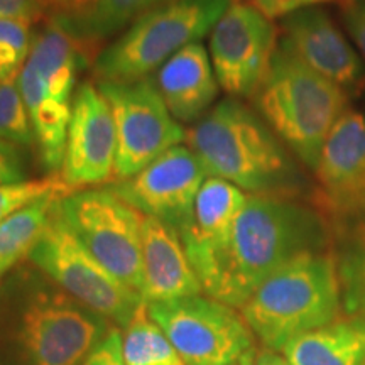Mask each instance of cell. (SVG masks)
Listing matches in <instances>:
<instances>
[{"mask_svg": "<svg viewBox=\"0 0 365 365\" xmlns=\"http://www.w3.org/2000/svg\"><path fill=\"white\" fill-rule=\"evenodd\" d=\"M0 282V365H81L112 322L71 298L33 264Z\"/></svg>", "mask_w": 365, "mask_h": 365, "instance_id": "6da1fadb", "label": "cell"}, {"mask_svg": "<svg viewBox=\"0 0 365 365\" xmlns=\"http://www.w3.org/2000/svg\"><path fill=\"white\" fill-rule=\"evenodd\" d=\"M327 242L322 213L296 200L250 195L205 294L242 308L269 276L301 255L323 252Z\"/></svg>", "mask_w": 365, "mask_h": 365, "instance_id": "7a4b0ae2", "label": "cell"}, {"mask_svg": "<svg viewBox=\"0 0 365 365\" xmlns=\"http://www.w3.org/2000/svg\"><path fill=\"white\" fill-rule=\"evenodd\" d=\"M186 145L208 176L220 178L254 196L294 200L309 182L293 153L252 108L227 98L186 130Z\"/></svg>", "mask_w": 365, "mask_h": 365, "instance_id": "3957f363", "label": "cell"}, {"mask_svg": "<svg viewBox=\"0 0 365 365\" xmlns=\"http://www.w3.org/2000/svg\"><path fill=\"white\" fill-rule=\"evenodd\" d=\"M252 98L262 120L313 173L328 134L349 110V93L304 65L281 41Z\"/></svg>", "mask_w": 365, "mask_h": 365, "instance_id": "277c9868", "label": "cell"}, {"mask_svg": "<svg viewBox=\"0 0 365 365\" xmlns=\"http://www.w3.org/2000/svg\"><path fill=\"white\" fill-rule=\"evenodd\" d=\"M341 284L335 259L304 254L269 276L242 307V317L267 350L335 322Z\"/></svg>", "mask_w": 365, "mask_h": 365, "instance_id": "5b68a950", "label": "cell"}, {"mask_svg": "<svg viewBox=\"0 0 365 365\" xmlns=\"http://www.w3.org/2000/svg\"><path fill=\"white\" fill-rule=\"evenodd\" d=\"M230 4L232 0H173L145 12L100 51L93 63L95 78H149L176 53L212 33Z\"/></svg>", "mask_w": 365, "mask_h": 365, "instance_id": "8992f818", "label": "cell"}, {"mask_svg": "<svg viewBox=\"0 0 365 365\" xmlns=\"http://www.w3.org/2000/svg\"><path fill=\"white\" fill-rule=\"evenodd\" d=\"M59 200L27 261L86 308L118 328L129 327L145 308L143 296L118 281L81 244L63 218Z\"/></svg>", "mask_w": 365, "mask_h": 365, "instance_id": "52a82bcc", "label": "cell"}, {"mask_svg": "<svg viewBox=\"0 0 365 365\" xmlns=\"http://www.w3.org/2000/svg\"><path fill=\"white\" fill-rule=\"evenodd\" d=\"M59 210L98 262L118 281L143 293V213L108 186L71 191L59 200Z\"/></svg>", "mask_w": 365, "mask_h": 365, "instance_id": "ba28073f", "label": "cell"}, {"mask_svg": "<svg viewBox=\"0 0 365 365\" xmlns=\"http://www.w3.org/2000/svg\"><path fill=\"white\" fill-rule=\"evenodd\" d=\"M185 365H237L254 349L252 330L235 308L207 294L145 304Z\"/></svg>", "mask_w": 365, "mask_h": 365, "instance_id": "9c48e42d", "label": "cell"}, {"mask_svg": "<svg viewBox=\"0 0 365 365\" xmlns=\"http://www.w3.org/2000/svg\"><path fill=\"white\" fill-rule=\"evenodd\" d=\"M97 86L110 107L117 130L112 182L132 178L186 140V129L168 110L153 76L139 81H97Z\"/></svg>", "mask_w": 365, "mask_h": 365, "instance_id": "30bf717a", "label": "cell"}, {"mask_svg": "<svg viewBox=\"0 0 365 365\" xmlns=\"http://www.w3.org/2000/svg\"><path fill=\"white\" fill-rule=\"evenodd\" d=\"M277 31L261 11L244 2H232L210 38L212 66L218 85L230 98H252L266 78Z\"/></svg>", "mask_w": 365, "mask_h": 365, "instance_id": "8fae6325", "label": "cell"}, {"mask_svg": "<svg viewBox=\"0 0 365 365\" xmlns=\"http://www.w3.org/2000/svg\"><path fill=\"white\" fill-rule=\"evenodd\" d=\"M208 178L188 145L178 144L124 181L108 185L113 193L145 217L158 218L178 232L188 225L195 200Z\"/></svg>", "mask_w": 365, "mask_h": 365, "instance_id": "7c38bea8", "label": "cell"}, {"mask_svg": "<svg viewBox=\"0 0 365 365\" xmlns=\"http://www.w3.org/2000/svg\"><path fill=\"white\" fill-rule=\"evenodd\" d=\"M117 130L107 100L93 81L78 85L71 102L59 176L71 190L110 185L115 175Z\"/></svg>", "mask_w": 365, "mask_h": 365, "instance_id": "4fadbf2b", "label": "cell"}, {"mask_svg": "<svg viewBox=\"0 0 365 365\" xmlns=\"http://www.w3.org/2000/svg\"><path fill=\"white\" fill-rule=\"evenodd\" d=\"M317 202L336 220L365 218V113L346 110L328 134L317 171Z\"/></svg>", "mask_w": 365, "mask_h": 365, "instance_id": "5bb4252c", "label": "cell"}, {"mask_svg": "<svg viewBox=\"0 0 365 365\" xmlns=\"http://www.w3.org/2000/svg\"><path fill=\"white\" fill-rule=\"evenodd\" d=\"M281 43L346 93L365 90L362 59L323 9L308 7L284 17Z\"/></svg>", "mask_w": 365, "mask_h": 365, "instance_id": "9a60e30c", "label": "cell"}, {"mask_svg": "<svg viewBox=\"0 0 365 365\" xmlns=\"http://www.w3.org/2000/svg\"><path fill=\"white\" fill-rule=\"evenodd\" d=\"M91 63L85 49L48 16L16 78L27 110L44 100L71 103L78 88V73Z\"/></svg>", "mask_w": 365, "mask_h": 365, "instance_id": "2e32d148", "label": "cell"}, {"mask_svg": "<svg viewBox=\"0 0 365 365\" xmlns=\"http://www.w3.org/2000/svg\"><path fill=\"white\" fill-rule=\"evenodd\" d=\"M245 202V191L215 176H208L196 195L191 218L181 232V239L203 293L215 277L218 261Z\"/></svg>", "mask_w": 365, "mask_h": 365, "instance_id": "e0dca14e", "label": "cell"}, {"mask_svg": "<svg viewBox=\"0 0 365 365\" xmlns=\"http://www.w3.org/2000/svg\"><path fill=\"white\" fill-rule=\"evenodd\" d=\"M205 294L191 266L181 234L158 218L143 222V296L144 303H163Z\"/></svg>", "mask_w": 365, "mask_h": 365, "instance_id": "ac0fdd59", "label": "cell"}, {"mask_svg": "<svg viewBox=\"0 0 365 365\" xmlns=\"http://www.w3.org/2000/svg\"><path fill=\"white\" fill-rule=\"evenodd\" d=\"M153 80L164 105L181 125H193L207 115L220 86L202 43L186 46L168 59Z\"/></svg>", "mask_w": 365, "mask_h": 365, "instance_id": "d6986e66", "label": "cell"}, {"mask_svg": "<svg viewBox=\"0 0 365 365\" xmlns=\"http://www.w3.org/2000/svg\"><path fill=\"white\" fill-rule=\"evenodd\" d=\"M173 0H78L49 17L78 43L91 61L100 54L103 41L129 27L145 12Z\"/></svg>", "mask_w": 365, "mask_h": 365, "instance_id": "ffe728a7", "label": "cell"}, {"mask_svg": "<svg viewBox=\"0 0 365 365\" xmlns=\"http://www.w3.org/2000/svg\"><path fill=\"white\" fill-rule=\"evenodd\" d=\"M282 354L291 365H365V318L331 322L296 336Z\"/></svg>", "mask_w": 365, "mask_h": 365, "instance_id": "44dd1931", "label": "cell"}, {"mask_svg": "<svg viewBox=\"0 0 365 365\" xmlns=\"http://www.w3.org/2000/svg\"><path fill=\"white\" fill-rule=\"evenodd\" d=\"M63 196L66 195H46L0 222V269L9 272L27 259Z\"/></svg>", "mask_w": 365, "mask_h": 365, "instance_id": "7402d4cb", "label": "cell"}, {"mask_svg": "<svg viewBox=\"0 0 365 365\" xmlns=\"http://www.w3.org/2000/svg\"><path fill=\"white\" fill-rule=\"evenodd\" d=\"M122 355L125 365H185L164 331L143 309L122 328Z\"/></svg>", "mask_w": 365, "mask_h": 365, "instance_id": "603a6c76", "label": "cell"}, {"mask_svg": "<svg viewBox=\"0 0 365 365\" xmlns=\"http://www.w3.org/2000/svg\"><path fill=\"white\" fill-rule=\"evenodd\" d=\"M0 139L21 148L36 145L33 122L16 80L0 83Z\"/></svg>", "mask_w": 365, "mask_h": 365, "instance_id": "cb8c5ba5", "label": "cell"}, {"mask_svg": "<svg viewBox=\"0 0 365 365\" xmlns=\"http://www.w3.org/2000/svg\"><path fill=\"white\" fill-rule=\"evenodd\" d=\"M33 38L29 22L0 19V83L17 78L29 56Z\"/></svg>", "mask_w": 365, "mask_h": 365, "instance_id": "d4e9b609", "label": "cell"}, {"mask_svg": "<svg viewBox=\"0 0 365 365\" xmlns=\"http://www.w3.org/2000/svg\"><path fill=\"white\" fill-rule=\"evenodd\" d=\"M71 191L75 190H71L59 175L14 182V185H0V222L46 195H70Z\"/></svg>", "mask_w": 365, "mask_h": 365, "instance_id": "484cf974", "label": "cell"}, {"mask_svg": "<svg viewBox=\"0 0 365 365\" xmlns=\"http://www.w3.org/2000/svg\"><path fill=\"white\" fill-rule=\"evenodd\" d=\"M339 276L349 313H365V242L352 239L341 259Z\"/></svg>", "mask_w": 365, "mask_h": 365, "instance_id": "4316f807", "label": "cell"}, {"mask_svg": "<svg viewBox=\"0 0 365 365\" xmlns=\"http://www.w3.org/2000/svg\"><path fill=\"white\" fill-rule=\"evenodd\" d=\"M26 158L21 145L0 139V185L27 181Z\"/></svg>", "mask_w": 365, "mask_h": 365, "instance_id": "83f0119b", "label": "cell"}, {"mask_svg": "<svg viewBox=\"0 0 365 365\" xmlns=\"http://www.w3.org/2000/svg\"><path fill=\"white\" fill-rule=\"evenodd\" d=\"M81 365H125L122 355V328L113 325Z\"/></svg>", "mask_w": 365, "mask_h": 365, "instance_id": "f1b7e54d", "label": "cell"}, {"mask_svg": "<svg viewBox=\"0 0 365 365\" xmlns=\"http://www.w3.org/2000/svg\"><path fill=\"white\" fill-rule=\"evenodd\" d=\"M46 0H0V19L24 21L33 24L48 11Z\"/></svg>", "mask_w": 365, "mask_h": 365, "instance_id": "f546056e", "label": "cell"}, {"mask_svg": "<svg viewBox=\"0 0 365 365\" xmlns=\"http://www.w3.org/2000/svg\"><path fill=\"white\" fill-rule=\"evenodd\" d=\"M344 24L365 59V0H346Z\"/></svg>", "mask_w": 365, "mask_h": 365, "instance_id": "4dcf8cb0", "label": "cell"}, {"mask_svg": "<svg viewBox=\"0 0 365 365\" xmlns=\"http://www.w3.org/2000/svg\"><path fill=\"white\" fill-rule=\"evenodd\" d=\"M254 7L261 11L267 19L291 16V14L303 11V9L318 6V4L330 2V0H252Z\"/></svg>", "mask_w": 365, "mask_h": 365, "instance_id": "1f68e13d", "label": "cell"}, {"mask_svg": "<svg viewBox=\"0 0 365 365\" xmlns=\"http://www.w3.org/2000/svg\"><path fill=\"white\" fill-rule=\"evenodd\" d=\"M257 365H291L284 357L277 355L272 350H262L257 354Z\"/></svg>", "mask_w": 365, "mask_h": 365, "instance_id": "d6a6232c", "label": "cell"}, {"mask_svg": "<svg viewBox=\"0 0 365 365\" xmlns=\"http://www.w3.org/2000/svg\"><path fill=\"white\" fill-rule=\"evenodd\" d=\"M76 2H78V0H46V4H48V7H49V12L63 11V9L70 7Z\"/></svg>", "mask_w": 365, "mask_h": 365, "instance_id": "836d02e7", "label": "cell"}, {"mask_svg": "<svg viewBox=\"0 0 365 365\" xmlns=\"http://www.w3.org/2000/svg\"><path fill=\"white\" fill-rule=\"evenodd\" d=\"M237 365H257V352H255L254 349H250L249 352L242 355Z\"/></svg>", "mask_w": 365, "mask_h": 365, "instance_id": "e575fe53", "label": "cell"}, {"mask_svg": "<svg viewBox=\"0 0 365 365\" xmlns=\"http://www.w3.org/2000/svg\"><path fill=\"white\" fill-rule=\"evenodd\" d=\"M359 222H360V225L357 228V232H355L354 239L365 242V218H362V220H359Z\"/></svg>", "mask_w": 365, "mask_h": 365, "instance_id": "d590c367", "label": "cell"}, {"mask_svg": "<svg viewBox=\"0 0 365 365\" xmlns=\"http://www.w3.org/2000/svg\"><path fill=\"white\" fill-rule=\"evenodd\" d=\"M4 274H7V272L4 271V269H0V282H2V277H4Z\"/></svg>", "mask_w": 365, "mask_h": 365, "instance_id": "8d00e7d4", "label": "cell"}, {"mask_svg": "<svg viewBox=\"0 0 365 365\" xmlns=\"http://www.w3.org/2000/svg\"><path fill=\"white\" fill-rule=\"evenodd\" d=\"M232 2H240V0H232Z\"/></svg>", "mask_w": 365, "mask_h": 365, "instance_id": "74e56055", "label": "cell"}]
</instances>
